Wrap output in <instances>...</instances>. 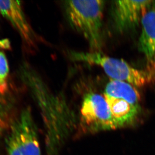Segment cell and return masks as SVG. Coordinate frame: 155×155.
I'll return each mask as SVG.
<instances>
[{
	"mask_svg": "<svg viewBox=\"0 0 155 155\" xmlns=\"http://www.w3.org/2000/svg\"><path fill=\"white\" fill-rule=\"evenodd\" d=\"M104 96L116 128L130 124L135 120L140 109V95L135 86L120 83L113 88L110 95Z\"/></svg>",
	"mask_w": 155,
	"mask_h": 155,
	"instance_id": "obj_3",
	"label": "cell"
},
{
	"mask_svg": "<svg viewBox=\"0 0 155 155\" xmlns=\"http://www.w3.org/2000/svg\"><path fill=\"white\" fill-rule=\"evenodd\" d=\"M148 70L155 71V57L149 64H148Z\"/></svg>",
	"mask_w": 155,
	"mask_h": 155,
	"instance_id": "obj_12",
	"label": "cell"
},
{
	"mask_svg": "<svg viewBox=\"0 0 155 155\" xmlns=\"http://www.w3.org/2000/svg\"><path fill=\"white\" fill-rule=\"evenodd\" d=\"M0 14L16 30L24 44L30 48L35 47L36 36L27 19L21 2L0 1Z\"/></svg>",
	"mask_w": 155,
	"mask_h": 155,
	"instance_id": "obj_5",
	"label": "cell"
},
{
	"mask_svg": "<svg viewBox=\"0 0 155 155\" xmlns=\"http://www.w3.org/2000/svg\"><path fill=\"white\" fill-rule=\"evenodd\" d=\"M9 66L6 55L0 51V93L7 96L9 91Z\"/></svg>",
	"mask_w": 155,
	"mask_h": 155,
	"instance_id": "obj_9",
	"label": "cell"
},
{
	"mask_svg": "<svg viewBox=\"0 0 155 155\" xmlns=\"http://www.w3.org/2000/svg\"><path fill=\"white\" fill-rule=\"evenodd\" d=\"M153 2L149 0L114 2V18L117 28L123 31L138 25Z\"/></svg>",
	"mask_w": 155,
	"mask_h": 155,
	"instance_id": "obj_6",
	"label": "cell"
},
{
	"mask_svg": "<svg viewBox=\"0 0 155 155\" xmlns=\"http://www.w3.org/2000/svg\"><path fill=\"white\" fill-rule=\"evenodd\" d=\"M1 127H0V129H1Z\"/></svg>",
	"mask_w": 155,
	"mask_h": 155,
	"instance_id": "obj_13",
	"label": "cell"
},
{
	"mask_svg": "<svg viewBox=\"0 0 155 155\" xmlns=\"http://www.w3.org/2000/svg\"><path fill=\"white\" fill-rule=\"evenodd\" d=\"M141 23L139 48L149 64L155 57V1L143 16Z\"/></svg>",
	"mask_w": 155,
	"mask_h": 155,
	"instance_id": "obj_8",
	"label": "cell"
},
{
	"mask_svg": "<svg viewBox=\"0 0 155 155\" xmlns=\"http://www.w3.org/2000/svg\"><path fill=\"white\" fill-rule=\"evenodd\" d=\"M12 124L17 132L22 155H41L38 134L30 110H23Z\"/></svg>",
	"mask_w": 155,
	"mask_h": 155,
	"instance_id": "obj_7",
	"label": "cell"
},
{
	"mask_svg": "<svg viewBox=\"0 0 155 155\" xmlns=\"http://www.w3.org/2000/svg\"><path fill=\"white\" fill-rule=\"evenodd\" d=\"M63 6L70 26L84 36L92 52H100L103 45L104 2L100 0L65 1Z\"/></svg>",
	"mask_w": 155,
	"mask_h": 155,
	"instance_id": "obj_1",
	"label": "cell"
},
{
	"mask_svg": "<svg viewBox=\"0 0 155 155\" xmlns=\"http://www.w3.org/2000/svg\"><path fill=\"white\" fill-rule=\"evenodd\" d=\"M7 145L8 155H22L19 145L17 132L15 126L12 124L10 132L8 137Z\"/></svg>",
	"mask_w": 155,
	"mask_h": 155,
	"instance_id": "obj_10",
	"label": "cell"
},
{
	"mask_svg": "<svg viewBox=\"0 0 155 155\" xmlns=\"http://www.w3.org/2000/svg\"><path fill=\"white\" fill-rule=\"evenodd\" d=\"M69 56L76 61L100 66L113 80L122 81L137 87L155 82V71L136 69L124 60L109 57L100 52L71 51Z\"/></svg>",
	"mask_w": 155,
	"mask_h": 155,
	"instance_id": "obj_2",
	"label": "cell"
},
{
	"mask_svg": "<svg viewBox=\"0 0 155 155\" xmlns=\"http://www.w3.org/2000/svg\"><path fill=\"white\" fill-rule=\"evenodd\" d=\"M11 110V104L7 95L0 93V126L4 124Z\"/></svg>",
	"mask_w": 155,
	"mask_h": 155,
	"instance_id": "obj_11",
	"label": "cell"
},
{
	"mask_svg": "<svg viewBox=\"0 0 155 155\" xmlns=\"http://www.w3.org/2000/svg\"><path fill=\"white\" fill-rule=\"evenodd\" d=\"M82 120L92 130L116 129L105 98L95 93L85 94L81 107Z\"/></svg>",
	"mask_w": 155,
	"mask_h": 155,
	"instance_id": "obj_4",
	"label": "cell"
}]
</instances>
